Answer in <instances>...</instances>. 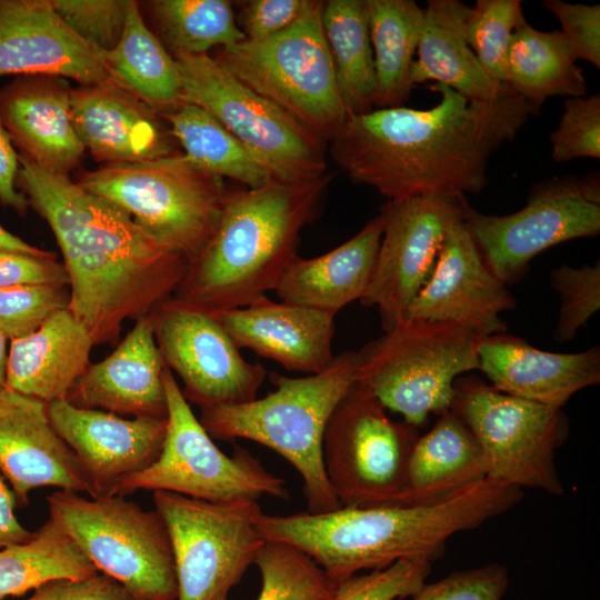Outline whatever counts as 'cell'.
I'll list each match as a JSON object with an SVG mask.
<instances>
[{
	"label": "cell",
	"mask_w": 600,
	"mask_h": 600,
	"mask_svg": "<svg viewBox=\"0 0 600 600\" xmlns=\"http://www.w3.org/2000/svg\"><path fill=\"white\" fill-rule=\"evenodd\" d=\"M432 89L440 101L430 109L378 108L347 117L329 143L353 183L388 200L478 193L488 182L490 156L540 111L510 88L492 100H469L439 83Z\"/></svg>",
	"instance_id": "obj_1"
},
{
	"label": "cell",
	"mask_w": 600,
	"mask_h": 600,
	"mask_svg": "<svg viewBox=\"0 0 600 600\" xmlns=\"http://www.w3.org/2000/svg\"><path fill=\"white\" fill-rule=\"evenodd\" d=\"M18 182L48 222L69 279L68 309L94 344L116 343L128 319L173 297L187 260L143 232L114 203L19 153Z\"/></svg>",
	"instance_id": "obj_2"
},
{
	"label": "cell",
	"mask_w": 600,
	"mask_h": 600,
	"mask_svg": "<svg viewBox=\"0 0 600 600\" xmlns=\"http://www.w3.org/2000/svg\"><path fill=\"white\" fill-rule=\"evenodd\" d=\"M522 498V489L484 479L430 506L340 507L288 516L261 512L256 528L264 540L307 553L338 583L399 560L433 562L443 556L450 537L506 513Z\"/></svg>",
	"instance_id": "obj_3"
},
{
	"label": "cell",
	"mask_w": 600,
	"mask_h": 600,
	"mask_svg": "<svg viewBox=\"0 0 600 600\" xmlns=\"http://www.w3.org/2000/svg\"><path fill=\"white\" fill-rule=\"evenodd\" d=\"M332 174L229 192L217 230L188 264L173 299L210 313L276 290L298 256L300 232L322 207Z\"/></svg>",
	"instance_id": "obj_4"
},
{
	"label": "cell",
	"mask_w": 600,
	"mask_h": 600,
	"mask_svg": "<svg viewBox=\"0 0 600 600\" xmlns=\"http://www.w3.org/2000/svg\"><path fill=\"white\" fill-rule=\"evenodd\" d=\"M357 351L337 356L322 372L291 378L269 372L274 390L251 401L201 409L200 422L211 438L247 439L283 457L303 480L308 512L341 507L326 476L322 440L327 423L356 382Z\"/></svg>",
	"instance_id": "obj_5"
},
{
	"label": "cell",
	"mask_w": 600,
	"mask_h": 600,
	"mask_svg": "<svg viewBox=\"0 0 600 600\" xmlns=\"http://www.w3.org/2000/svg\"><path fill=\"white\" fill-rule=\"evenodd\" d=\"M78 184L118 206L143 232L188 264L213 237L230 192L222 178L177 152L102 166L83 174Z\"/></svg>",
	"instance_id": "obj_6"
},
{
	"label": "cell",
	"mask_w": 600,
	"mask_h": 600,
	"mask_svg": "<svg viewBox=\"0 0 600 600\" xmlns=\"http://www.w3.org/2000/svg\"><path fill=\"white\" fill-rule=\"evenodd\" d=\"M478 336L452 321L404 319L357 351L356 381L420 428L451 409L454 382L479 369Z\"/></svg>",
	"instance_id": "obj_7"
},
{
	"label": "cell",
	"mask_w": 600,
	"mask_h": 600,
	"mask_svg": "<svg viewBox=\"0 0 600 600\" xmlns=\"http://www.w3.org/2000/svg\"><path fill=\"white\" fill-rule=\"evenodd\" d=\"M47 501L49 517L133 600H177L171 541L156 510L146 511L121 496L87 499L64 490Z\"/></svg>",
	"instance_id": "obj_8"
},
{
	"label": "cell",
	"mask_w": 600,
	"mask_h": 600,
	"mask_svg": "<svg viewBox=\"0 0 600 600\" xmlns=\"http://www.w3.org/2000/svg\"><path fill=\"white\" fill-rule=\"evenodd\" d=\"M180 101L211 113L280 182L327 173V142L298 118L262 97L208 54L174 59Z\"/></svg>",
	"instance_id": "obj_9"
},
{
	"label": "cell",
	"mask_w": 600,
	"mask_h": 600,
	"mask_svg": "<svg viewBox=\"0 0 600 600\" xmlns=\"http://www.w3.org/2000/svg\"><path fill=\"white\" fill-rule=\"evenodd\" d=\"M322 1L273 37L242 40L214 58L246 86L278 104L327 143L348 117L321 24Z\"/></svg>",
	"instance_id": "obj_10"
},
{
	"label": "cell",
	"mask_w": 600,
	"mask_h": 600,
	"mask_svg": "<svg viewBox=\"0 0 600 600\" xmlns=\"http://www.w3.org/2000/svg\"><path fill=\"white\" fill-rule=\"evenodd\" d=\"M163 387L167 432L161 452L151 466L127 479L116 496L152 490L216 503L258 501L262 496L289 499L286 481L268 471L247 448L234 444L229 457L216 446L167 367Z\"/></svg>",
	"instance_id": "obj_11"
},
{
	"label": "cell",
	"mask_w": 600,
	"mask_h": 600,
	"mask_svg": "<svg viewBox=\"0 0 600 600\" xmlns=\"http://www.w3.org/2000/svg\"><path fill=\"white\" fill-rule=\"evenodd\" d=\"M451 409L480 444L487 479L563 494L554 461L569 436L562 409L500 392L476 376L456 380Z\"/></svg>",
	"instance_id": "obj_12"
},
{
	"label": "cell",
	"mask_w": 600,
	"mask_h": 600,
	"mask_svg": "<svg viewBox=\"0 0 600 600\" xmlns=\"http://www.w3.org/2000/svg\"><path fill=\"white\" fill-rule=\"evenodd\" d=\"M418 428L393 421L356 381L334 408L322 440V463L341 507L397 504Z\"/></svg>",
	"instance_id": "obj_13"
},
{
	"label": "cell",
	"mask_w": 600,
	"mask_h": 600,
	"mask_svg": "<svg viewBox=\"0 0 600 600\" xmlns=\"http://www.w3.org/2000/svg\"><path fill=\"white\" fill-rule=\"evenodd\" d=\"M174 559L177 600H229L264 542L256 500L216 503L153 491Z\"/></svg>",
	"instance_id": "obj_14"
},
{
	"label": "cell",
	"mask_w": 600,
	"mask_h": 600,
	"mask_svg": "<svg viewBox=\"0 0 600 600\" xmlns=\"http://www.w3.org/2000/svg\"><path fill=\"white\" fill-rule=\"evenodd\" d=\"M461 214L489 270L506 286L513 284L548 248L599 234L598 174L542 180L532 187L526 206L511 214H484L467 199Z\"/></svg>",
	"instance_id": "obj_15"
},
{
	"label": "cell",
	"mask_w": 600,
	"mask_h": 600,
	"mask_svg": "<svg viewBox=\"0 0 600 600\" xmlns=\"http://www.w3.org/2000/svg\"><path fill=\"white\" fill-rule=\"evenodd\" d=\"M154 337L188 402L204 409L258 398L267 370L242 357L216 314L171 298L154 311Z\"/></svg>",
	"instance_id": "obj_16"
},
{
	"label": "cell",
	"mask_w": 600,
	"mask_h": 600,
	"mask_svg": "<svg viewBox=\"0 0 600 600\" xmlns=\"http://www.w3.org/2000/svg\"><path fill=\"white\" fill-rule=\"evenodd\" d=\"M466 197L418 196L388 200L383 230L364 307H376L383 331L404 313L430 278L450 227L461 218Z\"/></svg>",
	"instance_id": "obj_17"
},
{
	"label": "cell",
	"mask_w": 600,
	"mask_h": 600,
	"mask_svg": "<svg viewBox=\"0 0 600 600\" xmlns=\"http://www.w3.org/2000/svg\"><path fill=\"white\" fill-rule=\"evenodd\" d=\"M47 412L56 432L78 458L91 498L116 496L127 479L151 466L167 432V417L127 419L76 407L67 399L47 403Z\"/></svg>",
	"instance_id": "obj_18"
},
{
	"label": "cell",
	"mask_w": 600,
	"mask_h": 600,
	"mask_svg": "<svg viewBox=\"0 0 600 600\" xmlns=\"http://www.w3.org/2000/svg\"><path fill=\"white\" fill-rule=\"evenodd\" d=\"M516 298L487 267L462 216L449 229L432 273L404 319L452 321L478 337L507 331L501 313Z\"/></svg>",
	"instance_id": "obj_19"
},
{
	"label": "cell",
	"mask_w": 600,
	"mask_h": 600,
	"mask_svg": "<svg viewBox=\"0 0 600 600\" xmlns=\"http://www.w3.org/2000/svg\"><path fill=\"white\" fill-rule=\"evenodd\" d=\"M52 76L81 87L112 81L103 51L77 37L50 0H0V77Z\"/></svg>",
	"instance_id": "obj_20"
},
{
	"label": "cell",
	"mask_w": 600,
	"mask_h": 600,
	"mask_svg": "<svg viewBox=\"0 0 600 600\" xmlns=\"http://www.w3.org/2000/svg\"><path fill=\"white\" fill-rule=\"evenodd\" d=\"M0 471L16 499L50 486L88 492L78 458L51 426L47 403L6 388L0 392Z\"/></svg>",
	"instance_id": "obj_21"
},
{
	"label": "cell",
	"mask_w": 600,
	"mask_h": 600,
	"mask_svg": "<svg viewBox=\"0 0 600 600\" xmlns=\"http://www.w3.org/2000/svg\"><path fill=\"white\" fill-rule=\"evenodd\" d=\"M166 364L154 337V312L133 328L103 360L90 363L67 396L79 408L118 416L167 417Z\"/></svg>",
	"instance_id": "obj_22"
},
{
	"label": "cell",
	"mask_w": 600,
	"mask_h": 600,
	"mask_svg": "<svg viewBox=\"0 0 600 600\" xmlns=\"http://www.w3.org/2000/svg\"><path fill=\"white\" fill-rule=\"evenodd\" d=\"M213 314L239 349H250L289 371L316 374L334 359L336 314L267 296Z\"/></svg>",
	"instance_id": "obj_23"
},
{
	"label": "cell",
	"mask_w": 600,
	"mask_h": 600,
	"mask_svg": "<svg viewBox=\"0 0 600 600\" xmlns=\"http://www.w3.org/2000/svg\"><path fill=\"white\" fill-rule=\"evenodd\" d=\"M478 361L496 390L562 409L578 391L600 381V348L557 353L510 334L480 337Z\"/></svg>",
	"instance_id": "obj_24"
},
{
	"label": "cell",
	"mask_w": 600,
	"mask_h": 600,
	"mask_svg": "<svg viewBox=\"0 0 600 600\" xmlns=\"http://www.w3.org/2000/svg\"><path fill=\"white\" fill-rule=\"evenodd\" d=\"M71 91L63 78L19 76L0 90V120L11 141L43 169L68 176L84 147L72 121Z\"/></svg>",
	"instance_id": "obj_25"
},
{
	"label": "cell",
	"mask_w": 600,
	"mask_h": 600,
	"mask_svg": "<svg viewBox=\"0 0 600 600\" xmlns=\"http://www.w3.org/2000/svg\"><path fill=\"white\" fill-rule=\"evenodd\" d=\"M77 134L103 163H131L176 152L156 110L113 81L71 91Z\"/></svg>",
	"instance_id": "obj_26"
},
{
	"label": "cell",
	"mask_w": 600,
	"mask_h": 600,
	"mask_svg": "<svg viewBox=\"0 0 600 600\" xmlns=\"http://www.w3.org/2000/svg\"><path fill=\"white\" fill-rule=\"evenodd\" d=\"M93 339L67 308L31 334L11 340L6 386L46 403L66 399L90 366Z\"/></svg>",
	"instance_id": "obj_27"
},
{
	"label": "cell",
	"mask_w": 600,
	"mask_h": 600,
	"mask_svg": "<svg viewBox=\"0 0 600 600\" xmlns=\"http://www.w3.org/2000/svg\"><path fill=\"white\" fill-rule=\"evenodd\" d=\"M383 230L379 213L339 247L304 259L299 254L281 277L276 292L283 302L337 314L361 300L370 286Z\"/></svg>",
	"instance_id": "obj_28"
},
{
	"label": "cell",
	"mask_w": 600,
	"mask_h": 600,
	"mask_svg": "<svg viewBox=\"0 0 600 600\" xmlns=\"http://www.w3.org/2000/svg\"><path fill=\"white\" fill-rule=\"evenodd\" d=\"M484 479L487 467L480 444L462 418L449 409L418 437L397 504H434Z\"/></svg>",
	"instance_id": "obj_29"
},
{
	"label": "cell",
	"mask_w": 600,
	"mask_h": 600,
	"mask_svg": "<svg viewBox=\"0 0 600 600\" xmlns=\"http://www.w3.org/2000/svg\"><path fill=\"white\" fill-rule=\"evenodd\" d=\"M470 9L459 0L427 1L417 59L410 69L413 87L432 80L469 100H492L509 88L490 81L468 43Z\"/></svg>",
	"instance_id": "obj_30"
},
{
	"label": "cell",
	"mask_w": 600,
	"mask_h": 600,
	"mask_svg": "<svg viewBox=\"0 0 600 600\" xmlns=\"http://www.w3.org/2000/svg\"><path fill=\"white\" fill-rule=\"evenodd\" d=\"M506 84L539 109L550 97H583L588 89L563 33L540 31L526 19L511 37Z\"/></svg>",
	"instance_id": "obj_31"
},
{
	"label": "cell",
	"mask_w": 600,
	"mask_h": 600,
	"mask_svg": "<svg viewBox=\"0 0 600 600\" xmlns=\"http://www.w3.org/2000/svg\"><path fill=\"white\" fill-rule=\"evenodd\" d=\"M103 58L112 81L156 111L181 103V83L174 58L147 27L139 6L129 0L118 44Z\"/></svg>",
	"instance_id": "obj_32"
},
{
	"label": "cell",
	"mask_w": 600,
	"mask_h": 600,
	"mask_svg": "<svg viewBox=\"0 0 600 600\" xmlns=\"http://www.w3.org/2000/svg\"><path fill=\"white\" fill-rule=\"evenodd\" d=\"M321 24L348 116L373 110L377 79L366 0L322 1Z\"/></svg>",
	"instance_id": "obj_33"
},
{
	"label": "cell",
	"mask_w": 600,
	"mask_h": 600,
	"mask_svg": "<svg viewBox=\"0 0 600 600\" xmlns=\"http://www.w3.org/2000/svg\"><path fill=\"white\" fill-rule=\"evenodd\" d=\"M377 79V108L402 107L424 19L413 0H366Z\"/></svg>",
	"instance_id": "obj_34"
},
{
	"label": "cell",
	"mask_w": 600,
	"mask_h": 600,
	"mask_svg": "<svg viewBox=\"0 0 600 600\" xmlns=\"http://www.w3.org/2000/svg\"><path fill=\"white\" fill-rule=\"evenodd\" d=\"M170 132L188 157L200 169L259 188L271 179L247 149L207 110L181 102L161 112Z\"/></svg>",
	"instance_id": "obj_35"
},
{
	"label": "cell",
	"mask_w": 600,
	"mask_h": 600,
	"mask_svg": "<svg viewBox=\"0 0 600 600\" xmlns=\"http://www.w3.org/2000/svg\"><path fill=\"white\" fill-rule=\"evenodd\" d=\"M98 573L72 539L49 517L23 542L0 549V600L20 597L53 579H82Z\"/></svg>",
	"instance_id": "obj_36"
},
{
	"label": "cell",
	"mask_w": 600,
	"mask_h": 600,
	"mask_svg": "<svg viewBox=\"0 0 600 600\" xmlns=\"http://www.w3.org/2000/svg\"><path fill=\"white\" fill-rule=\"evenodd\" d=\"M150 7L160 41L174 59L246 39L228 0H157Z\"/></svg>",
	"instance_id": "obj_37"
},
{
	"label": "cell",
	"mask_w": 600,
	"mask_h": 600,
	"mask_svg": "<svg viewBox=\"0 0 600 600\" xmlns=\"http://www.w3.org/2000/svg\"><path fill=\"white\" fill-rule=\"evenodd\" d=\"M253 564L262 581L257 600H329L337 588L312 558L284 542L264 540Z\"/></svg>",
	"instance_id": "obj_38"
},
{
	"label": "cell",
	"mask_w": 600,
	"mask_h": 600,
	"mask_svg": "<svg viewBox=\"0 0 600 600\" xmlns=\"http://www.w3.org/2000/svg\"><path fill=\"white\" fill-rule=\"evenodd\" d=\"M526 18L519 0H477L466 20L468 43L484 73L506 86V60L516 28Z\"/></svg>",
	"instance_id": "obj_39"
},
{
	"label": "cell",
	"mask_w": 600,
	"mask_h": 600,
	"mask_svg": "<svg viewBox=\"0 0 600 600\" xmlns=\"http://www.w3.org/2000/svg\"><path fill=\"white\" fill-rule=\"evenodd\" d=\"M68 306L69 290L62 286L21 284L0 289V331L10 340L27 337Z\"/></svg>",
	"instance_id": "obj_40"
},
{
	"label": "cell",
	"mask_w": 600,
	"mask_h": 600,
	"mask_svg": "<svg viewBox=\"0 0 600 600\" xmlns=\"http://www.w3.org/2000/svg\"><path fill=\"white\" fill-rule=\"evenodd\" d=\"M551 286L559 293L560 309L554 337L572 339L600 308V263L581 268L562 264L551 272Z\"/></svg>",
	"instance_id": "obj_41"
},
{
	"label": "cell",
	"mask_w": 600,
	"mask_h": 600,
	"mask_svg": "<svg viewBox=\"0 0 600 600\" xmlns=\"http://www.w3.org/2000/svg\"><path fill=\"white\" fill-rule=\"evenodd\" d=\"M432 562L399 560L384 569L353 574L337 583L329 600H401L411 597L431 573Z\"/></svg>",
	"instance_id": "obj_42"
},
{
	"label": "cell",
	"mask_w": 600,
	"mask_h": 600,
	"mask_svg": "<svg viewBox=\"0 0 600 600\" xmlns=\"http://www.w3.org/2000/svg\"><path fill=\"white\" fill-rule=\"evenodd\" d=\"M64 24L98 50L111 51L122 36L129 0H50Z\"/></svg>",
	"instance_id": "obj_43"
},
{
	"label": "cell",
	"mask_w": 600,
	"mask_h": 600,
	"mask_svg": "<svg viewBox=\"0 0 600 600\" xmlns=\"http://www.w3.org/2000/svg\"><path fill=\"white\" fill-rule=\"evenodd\" d=\"M551 158L563 163L600 158V94L567 98L558 127L550 134Z\"/></svg>",
	"instance_id": "obj_44"
},
{
	"label": "cell",
	"mask_w": 600,
	"mask_h": 600,
	"mask_svg": "<svg viewBox=\"0 0 600 600\" xmlns=\"http://www.w3.org/2000/svg\"><path fill=\"white\" fill-rule=\"evenodd\" d=\"M509 587L508 569L492 562L452 571L437 582L423 583L411 600H502Z\"/></svg>",
	"instance_id": "obj_45"
},
{
	"label": "cell",
	"mask_w": 600,
	"mask_h": 600,
	"mask_svg": "<svg viewBox=\"0 0 600 600\" xmlns=\"http://www.w3.org/2000/svg\"><path fill=\"white\" fill-rule=\"evenodd\" d=\"M577 60L600 67V6L546 0Z\"/></svg>",
	"instance_id": "obj_46"
},
{
	"label": "cell",
	"mask_w": 600,
	"mask_h": 600,
	"mask_svg": "<svg viewBox=\"0 0 600 600\" xmlns=\"http://www.w3.org/2000/svg\"><path fill=\"white\" fill-rule=\"evenodd\" d=\"M316 0H248L238 2L236 22L246 40L276 36L301 18Z\"/></svg>",
	"instance_id": "obj_47"
},
{
	"label": "cell",
	"mask_w": 600,
	"mask_h": 600,
	"mask_svg": "<svg viewBox=\"0 0 600 600\" xmlns=\"http://www.w3.org/2000/svg\"><path fill=\"white\" fill-rule=\"evenodd\" d=\"M21 284L69 287L63 263L57 257L0 251V289Z\"/></svg>",
	"instance_id": "obj_48"
},
{
	"label": "cell",
	"mask_w": 600,
	"mask_h": 600,
	"mask_svg": "<svg viewBox=\"0 0 600 600\" xmlns=\"http://www.w3.org/2000/svg\"><path fill=\"white\" fill-rule=\"evenodd\" d=\"M27 600H133L124 587L102 573L82 579H53L37 587Z\"/></svg>",
	"instance_id": "obj_49"
},
{
	"label": "cell",
	"mask_w": 600,
	"mask_h": 600,
	"mask_svg": "<svg viewBox=\"0 0 600 600\" xmlns=\"http://www.w3.org/2000/svg\"><path fill=\"white\" fill-rule=\"evenodd\" d=\"M19 168V153L0 120V202L24 214L29 202L17 189Z\"/></svg>",
	"instance_id": "obj_50"
},
{
	"label": "cell",
	"mask_w": 600,
	"mask_h": 600,
	"mask_svg": "<svg viewBox=\"0 0 600 600\" xmlns=\"http://www.w3.org/2000/svg\"><path fill=\"white\" fill-rule=\"evenodd\" d=\"M0 471V549L23 543L30 540L34 532L23 528L14 513L16 496L6 483Z\"/></svg>",
	"instance_id": "obj_51"
},
{
	"label": "cell",
	"mask_w": 600,
	"mask_h": 600,
	"mask_svg": "<svg viewBox=\"0 0 600 600\" xmlns=\"http://www.w3.org/2000/svg\"><path fill=\"white\" fill-rule=\"evenodd\" d=\"M0 251L20 252V253L42 256V257L54 256V253L51 251H46L43 249H40L38 247H34L23 241L22 239L18 238L17 236L6 230L1 224H0Z\"/></svg>",
	"instance_id": "obj_52"
},
{
	"label": "cell",
	"mask_w": 600,
	"mask_h": 600,
	"mask_svg": "<svg viewBox=\"0 0 600 600\" xmlns=\"http://www.w3.org/2000/svg\"><path fill=\"white\" fill-rule=\"evenodd\" d=\"M8 348L7 337L0 331V392H2L6 386L7 378V361H8Z\"/></svg>",
	"instance_id": "obj_53"
}]
</instances>
